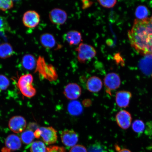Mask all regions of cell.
<instances>
[{
    "instance_id": "obj_1",
    "label": "cell",
    "mask_w": 152,
    "mask_h": 152,
    "mask_svg": "<svg viewBox=\"0 0 152 152\" xmlns=\"http://www.w3.org/2000/svg\"><path fill=\"white\" fill-rule=\"evenodd\" d=\"M128 37L131 45L138 53L152 55V25L149 18L135 20Z\"/></svg>"
},
{
    "instance_id": "obj_2",
    "label": "cell",
    "mask_w": 152,
    "mask_h": 152,
    "mask_svg": "<svg viewBox=\"0 0 152 152\" xmlns=\"http://www.w3.org/2000/svg\"><path fill=\"white\" fill-rule=\"evenodd\" d=\"M36 72L50 81L56 80L58 78V74L54 66L52 64H47L43 57L41 56H39L37 60Z\"/></svg>"
},
{
    "instance_id": "obj_3",
    "label": "cell",
    "mask_w": 152,
    "mask_h": 152,
    "mask_svg": "<svg viewBox=\"0 0 152 152\" xmlns=\"http://www.w3.org/2000/svg\"><path fill=\"white\" fill-rule=\"evenodd\" d=\"M33 81V76L30 74L22 75L18 80V88L22 94L26 97H33L37 94L36 89L32 85Z\"/></svg>"
},
{
    "instance_id": "obj_4",
    "label": "cell",
    "mask_w": 152,
    "mask_h": 152,
    "mask_svg": "<svg viewBox=\"0 0 152 152\" xmlns=\"http://www.w3.org/2000/svg\"><path fill=\"white\" fill-rule=\"evenodd\" d=\"M35 138H41L45 143L50 145L56 143L58 140L57 131L52 127H41L34 132Z\"/></svg>"
},
{
    "instance_id": "obj_5",
    "label": "cell",
    "mask_w": 152,
    "mask_h": 152,
    "mask_svg": "<svg viewBox=\"0 0 152 152\" xmlns=\"http://www.w3.org/2000/svg\"><path fill=\"white\" fill-rule=\"evenodd\" d=\"M75 50L77 53V60L81 63H85L92 59L96 54V51L94 47L83 43L80 44Z\"/></svg>"
},
{
    "instance_id": "obj_6",
    "label": "cell",
    "mask_w": 152,
    "mask_h": 152,
    "mask_svg": "<svg viewBox=\"0 0 152 152\" xmlns=\"http://www.w3.org/2000/svg\"><path fill=\"white\" fill-rule=\"evenodd\" d=\"M104 83L106 93L111 95L112 91L118 88L121 85V80L117 73H110L105 76L104 78Z\"/></svg>"
},
{
    "instance_id": "obj_7",
    "label": "cell",
    "mask_w": 152,
    "mask_h": 152,
    "mask_svg": "<svg viewBox=\"0 0 152 152\" xmlns=\"http://www.w3.org/2000/svg\"><path fill=\"white\" fill-rule=\"evenodd\" d=\"M9 128L12 132L20 134L24 132L27 126V122L24 118L20 115L12 117L9 120Z\"/></svg>"
},
{
    "instance_id": "obj_8",
    "label": "cell",
    "mask_w": 152,
    "mask_h": 152,
    "mask_svg": "<svg viewBox=\"0 0 152 152\" xmlns=\"http://www.w3.org/2000/svg\"><path fill=\"white\" fill-rule=\"evenodd\" d=\"M61 139L64 145L66 147H72L76 145L79 140V136L73 130H65L62 131Z\"/></svg>"
},
{
    "instance_id": "obj_9",
    "label": "cell",
    "mask_w": 152,
    "mask_h": 152,
    "mask_svg": "<svg viewBox=\"0 0 152 152\" xmlns=\"http://www.w3.org/2000/svg\"><path fill=\"white\" fill-rule=\"evenodd\" d=\"M116 121L120 128L126 130L132 124V117L129 112L125 110H121L115 116Z\"/></svg>"
},
{
    "instance_id": "obj_10",
    "label": "cell",
    "mask_w": 152,
    "mask_h": 152,
    "mask_svg": "<svg viewBox=\"0 0 152 152\" xmlns=\"http://www.w3.org/2000/svg\"><path fill=\"white\" fill-rule=\"evenodd\" d=\"M40 20V15L35 11H26L23 17V22L24 25L28 28L35 27L39 23Z\"/></svg>"
},
{
    "instance_id": "obj_11",
    "label": "cell",
    "mask_w": 152,
    "mask_h": 152,
    "mask_svg": "<svg viewBox=\"0 0 152 152\" xmlns=\"http://www.w3.org/2000/svg\"><path fill=\"white\" fill-rule=\"evenodd\" d=\"M49 18L52 23L62 25L65 23L67 19L66 11L60 8H54L50 11Z\"/></svg>"
},
{
    "instance_id": "obj_12",
    "label": "cell",
    "mask_w": 152,
    "mask_h": 152,
    "mask_svg": "<svg viewBox=\"0 0 152 152\" xmlns=\"http://www.w3.org/2000/svg\"><path fill=\"white\" fill-rule=\"evenodd\" d=\"M82 93L81 87L76 83H69L64 88V94L68 99L75 100L80 96Z\"/></svg>"
},
{
    "instance_id": "obj_13",
    "label": "cell",
    "mask_w": 152,
    "mask_h": 152,
    "mask_svg": "<svg viewBox=\"0 0 152 152\" xmlns=\"http://www.w3.org/2000/svg\"><path fill=\"white\" fill-rule=\"evenodd\" d=\"M22 146V141L19 137L11 134L7 137L5 140V148L3 151H13L20 149Z\"/></svg>"
},
{
    "instance_id": "obj_14",
    "label": "cell",
    "mask_w": 152,
    "mask_h": 152,
    "mask_svg": "<svg viewBox=\"0 0 152 152\" xmlns=\"http://www.w3.org/2000/svg\"><path fill=\"white\" fill-rule=\"evenodd\" d=\"M132 93L128 91H118L115 95V102L118 106L121 108L128 107L131 98Z\"/></svg>"
},
{
    "instance_id": "obj_15",
    "label": "cell",
    "mask_w": 152,
    "mask_h": 152,
    "mask_svg": "<svg viewBox=\"0 0 152 152\" xmlns=\"http://www.w3.org/2000/svg\"><path fill=\"white\" fill-rule=\"evenodd\" d=\"M102 87V81L100 78L96 76L91 77L87 80L86 87L90 92L97 93L101 90Z\"/></svg>"
},
{
    "instance_id": "obj_16",
    "label": "cell",
    "mask_w": 152,
    "mask_h": 152,
    "mask_svg": "<svg viewBox=\"0 0 152 152\" xmlns=\"http://www.w3.org/2000/svg\"><path fill=\"white\" fill-rule=\"evenodd\" d=\"M65 40L70 45H77L83 41L82 36L79 32L71 30L64 36Z\"/></svg>"
},
{
    "instance_id": "obj_17",
    "label": "cell",
    "mask_w": 152,
    "mask_h": 152,
    "mask_svg": "<svg viewBox=\"0 0 152 152\" xmlns=\"http://www.w3.org/2000/svg\"><path fill=\"white\" fill-rule=\"evenodd\" d=\"M40 41L45 48L52 49L56 46V42L54 36L49 33L42 34L40 37Z\"/></svg>"
},
{
    "instance_id": "obj_18",
    "label": "cell",
    "mask_w": 152,
    "mask_h": 152,
    "mask_svg": "<svg viewBox=\"0 0 152 152\" xmlns=\"http://www.w3.org/2000/svg\"><path fill=\"white\" fill-rule=\"evenodd\" d=\"M68 111L72 115H80L83 111V107L80 102L76 100L70 102L68 105Z\"/></svg>"
},
{
    "instance_id": "obj_19",
    "label": "cell",
    "mask_w": 152,
    "mask_h": 152,
    "mask_svg": "<svg viewBox=\"0 0 152 152\" xmlns=\"http://www.w3.org/2000/svg\"><path fill=\"white\" fill-rule=\"evenodd\" d=\"M141 61L140 67L142 71L146 75L152 73V55H148Z\"/></svg>"
},
{
    "instance_id": "obj_20",
    "label": "cell",
    "mask_w": 152,
    "mask_h": 152,
    "mask_svg": "<svg viewBox=\"0 0 152 152\" xmlns=\"http://www.w3.org/2000/svg\"><path fill=\"white\" fill-rule=\"evenodd\" d=\"M22 65L26 70H32L35 68L37 64V60L33 55L26 54L23 57L22 60Z\"/></svg>"
},
{
    "instance_id": "obj_21",
    "label": "cell",
    "mask_w": 152,
    "mask_h": 152,
    "mask_svg": "<svg viewBox=\"0 0 152 152\" xmlns=\"http://www.w3.org/2000/svg\"><path fill=\"white\" fill-rule=\"evenodd\" d=\"M14 54L13 48L10 44L4 43L0 45V58L3 59L9 58Z\"/></svg>"
},
{
    "instance_id": "obj_22",
    "label": "cell",
    "mask_w": 152,
    "mask_h": 152,
    "mask_svg": "<svg viewBox=\"0 0 152 152\" xmlns=\"http://www.w3.org/2000/svg\"><path fill=\"white\" fill-rule=\"evenodd\" d=\"M35 138L33 131L30 129H28L22 133L20 139L24 144H31Z\"/></svg>"
},
{
    "instance_id": "obj_23",
    "label": "cell",
    "mask_w": 152,
    "mask_h": 152,
    "mask_svg": "<svg viewBox=\"0 0 152 152\" xmlns=\"http://www.w3.org/2000/svg\"><path fill=\"white\" fill-rule=\"evenodd\" d=\"M149 15V11L145 6H139L136 9L135 16L138 20L147 19Z\"/></svg>"
},
{
    "instance_id": "obj_24",
    "label": "cell",
    "mask_w": 152,
    "mask_h": 152,
    "mask_svg": "<svg viewBox=\"0 0 152 152\" xmlns=\"http://www.w3.org/2000/svg\"><path fill=\"white\" fill-rule=\"evenodd\" d=\"M47 149L44 142L38 140L31 144L30 151L31 152H47Z\"/></svg>"
},
{
    "instance_id": "obj_25",
    "label": "cell",
    "mask_w": 152,
    "mask_h": 152,
    "mask_svg": "<svg viewBox=\"0 0 152 152\" xmlns=\"http://www.w3.org/2000/svg\"><path fill=\"white\" fill-rule=\"evenodd\" d=\"M132 127L134 132L138 134H141L143 132L145 129V125L141 120L137 119L133 123Z\"/></svg>"
},
{
    "instance_id": "obj_26",
    "label": "cell",
    "mask_w": 152,
    "mask_h": 152,
    "mask_svg": "<svg viewBox=\"0 0 152 152\" xmlns=\"http://www.w3.org/2000/svg\"><path fill=\"white\" fill-rule=\"evenodd\" d=\"M14 2L10 0H0V10L5 11L12 8Z\"/></svg>"
},
{
    "instance_id": "obj_27",
    "label": "cell",
    "mask_w": 152,
    "mask_h": 152,
    "mask_svg": "<svg viewBox=\"0 0 152 152\" xmlns=\"http://www.w3.org/2000/svg\"><path fill=\"white\" fill-rule=\"evenodd\" d=\"M10 85V81L5 76L0 75V91L5 90Z\"/></svg>"
},
{
    "instance_id": "obj_28",
    "label": "cell",
    "mask_w": 152,
    "mask_h": 152,
    "mask_svg": "<svg viewBox=\"0 0 152 152\" xmlns=\"http://www.w3.org/2000/svg\"><path fill=\"white\" fill-rule=\"evenodd\" d=\"M10 30V27L6 18L0 16V31H9Z\"/></svg>"
},
{
    "instance_id": "obj_29",
    "label": "cell",
    "mask_w": 152,
    "mask_h": 152,
    "mask_svg": "<svg viewBox=\"0 0 152 152\" xmlns=\"http://www.w3.org/2000/svg\"><path fill=\"white\" fill-rule=\"evenodd\" d=\"M98 1L102 7L107 8L113 7L117 2L116 1Z\"/></svg>"
},
{
    "instance_id": "obj_30",
    "label": "cell",
    "mask_w": 152,
    "mask_h": 152,
    "mask_svg": "<svg viewBox=\"0 0 152 152\" xmlns=\"http://www.w3.org/2000/svg\"><path fill=\"white\" fill-rule=\"evenodd\" d=\"M47 149V152H66L65 148L58 146H49Z\"/></svg>"
},
{
    "instance_id": "obj_31",
    "label": "cell",
    "mask_w": 152,
    "mask_h": 152,
    "mask_svg": "<svg viewBox=\"0 0 152 152\" xmlns=\"http://www.w3.org/2000/svg\"><path fill=\"white\" fill-rule=\"evenodd\" d=\"M69 152H88L86 148L81 145H76L72 147Z\"/></svg>"
},
{
    "instance_id": "obj_32",
    "label": "cell",
    "mask_w": 152,
    "mask_h": 152,
    "mask_svg": "<svg viewBox=\"0 0 152 152\" xmlns=\"http://www.w3.org/2000/svg\"><path fill=\"white\" fill-rule=\"evenodd\" d=\"M88 152H103L101 145L98 144H95L91 146Z\"/></svg>"
},
{
    "instance_id": "obj_33",
    "label": "cell",
    "mask_w": 152,
    "mask_h": 152,
    "mask_svg": "<svg viewBox=\"0 0 152 152\" xmlns=\"http://www.w3.org/2000/svg\"><path fill=\"white\" fill-rule=\"evenodd\" d=\"M82 9H88L89 7H90L92 6L93 3V2L92 1H86V0H84V1H82Z\"/></svg>"
},
{
    "instance_id": "obj_34",
    "label": "cell",
    "mask_w": 152,
    "mask_h": 152,
    "mask_svg": "<svg viewBox=\"0 0 152 152\" xmlns=\"http://www.w3.org/2000/svg\"><path fill=\"white\" fill-rule=\"evenodd\" d=\"M118 152H132L129 150L125 149H123L120 150Z\"/></svg>"
},
{
    "instance_id": "obj_35",
    "label": "cell",
    "mask_w": 152,
    "mask_h": 152,
    "mask_svg": "<svg viewBox=\"0 0 152 152\" xmlns=\"http://www.w3.org/2000/svg\"><path fill=\"white\" fill-rule=\"evenodd\" d=\"M150 21L151 22V23L152 25V15L151 18H150Z\"/></svg>"
},
{
    "instance_id": "obj_36",
    "label": "cell",
    "mask_w": 152,
    "mask_h": 152,
    "mask_svg": "<svg viewBox=\"0 0 152 152\" xmlns=\"http://www.w3.org/2000/svg\"></svg>"
}]
</instances>
